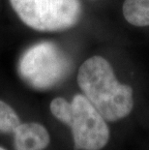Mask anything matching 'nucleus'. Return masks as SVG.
I'll use <instances>...</instances> for the list:
<instances>
[{
	"mask_svg": "<svg viewBox=\"0 0 149 150\" xmlns=\"http://www.w3.org/2000/svg\"><path fill=\"white\" fill-rule=\"evenodd\" d=\"M20 124V117L14 108L0 100V134L14 133Z\"/></svg>",
	"mask_w": 149,
	"mask_h": 150,
	"instance_id": "0eeeda50",
	"label": "nucleus"
},
{
	"mask_svg": "<svg viewBox=\"0 0 149 150\" xmlns=\"http://www.w3.org/2000/svg\"><path fill=\"white\" fill-rule=\"evenodd\" d=\"M49 142V134L42 124L20 123L14 131L15 150H45Z\"/></svg>",
	"mask_w": 149,
	"mask_h": 150,
	"instance_id": "39448f33",
	"label": "nucleus"
},
{
	"mask_svg": "<svg viewBox=\"0 0 149 150\" xmlns=\"http://www.w3.org/2000/svg\"><path fill=\"white\" fill-rule=\"evenodd\" d=\"M49 108L56 119L71 128L75 150H101L107 145L109 126L84 95H75L72 102L57 97L52 101Z\"/></svg>",
	"mask_w": 149,
	"mask_h": 150,
	"instance_id": "f03ea898",
	"label": "nucleus"
},
{
	"mask_svg": "<svg viewBox=\"0 0 149 150\" xmlns=\"http://www.w3.org/2000/svg\"><path fill=\"white\" fill-rule=\"evenodd\" d=\"M78 83L106 121L123 119L134 108L131 86L117 81L112 65L102 56H92L82 63L78 70Z\"/></svg>",
	"mask_w": 149,
	"mask_h": 150,
	"instance_id": "f257e3e1",
	"label": "nucleus"
},
{
	"mask_svg": "<svg viewBox=\"0 0 149 150\" xmlns=\"http://www.w3.org/2000/svg\"><path fill=\"white\" fill-rule=\"evenodd\" d=\"M18 71L21 79L30 87L46 91L68 78L72 63L57 45L45 41L25 50L18 61Z\"/></svg>",
	"mask_w": 149,
	"mask_h": 150,
	"instance_id": "7ed1b4c3",
	"label": "nucleus"
},
{
	"mask_svg": "<svg viewBox=\"0 0 149 150\" xmlns=\"http://www.w3.org/2000/svg\"><path fill=\"white\" fill-rule=\"evenodd\" d=\"M24 24L38 31L55 32L69 29L80 21L78 0H10Z\"/></svg>",
	"mask_w": 149,
	"mask_h": 150,
	"instance_id": "20e7f679",
	"label": "nucleus"
},
{
	"mask_svg": "<svg viewBox=\"0 0 149 150\" xmlns=\"http://www.w3.org/2000/svg\"><path fill=\"white\" fill-rule=\"evenodd\" d=\"M123 16L132 25L149 26V0H125Z\"/></svg>",
	"mask_w": 149,
	"mask_h": 150,
	"instance_id": "423d86ee",
	"label": "nucleus"
},
{
	"mask_svg": "<svg viewBox=\"0 0 149 150\" xmlns=\"http://www.w3.org/2000/svg\"><path fill=\"white\" fill-rule=\"evenodd\" d=\"M0 150H6V149H4L3 147H1V146H0Z\"/></svg>",
	"mask_w": 149,
	"mask_h": 150,
	"instance_id": "6e6552de",
	"label": "nucleus"
}]
</instances>
